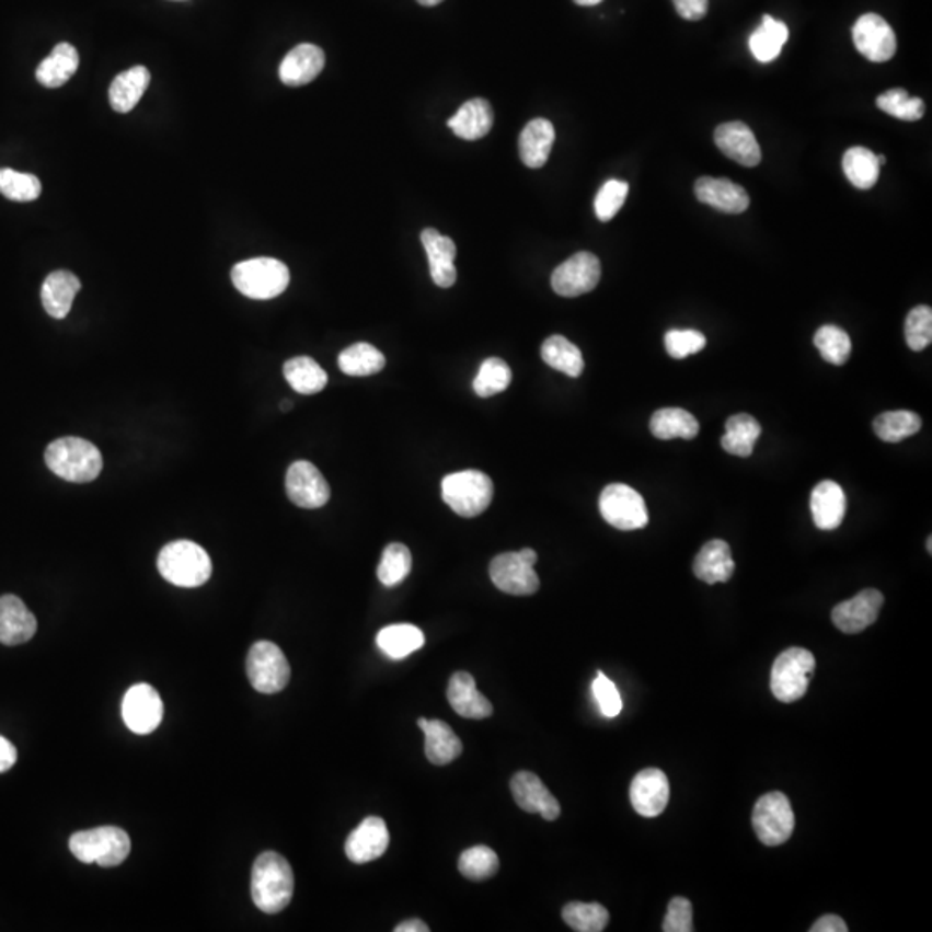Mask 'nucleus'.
I'll return each mask as SVG.
<instances>
[{
	"instance_id": "4d7b16f0",
	"label": "nucleus",
	"mask_w": 932,
	"mask_h": 932,
	"mask_svg": "<svg viewBox=\"0 0 932 932\" xmlns=\"http://www.w3.org/2000/svg\"><path fill=\"white\" fill-rule=\"evenodd\" d=\"M674 8L680 18L700 21L709 13V0H674Z\"/></svg>"
},
{
	"instance_id": "423d86ee",
	"label": "nucleus",
	"mask_w": 932,
	"mask_h": 932,
	"mask_svg": "<svg viewBox=\"0 0 932 932\" xmlns=\"http://www.w3.org/2000/svg\"><path fill=\"white\" fill-rule=\"evenodd\" d=\"M493 497L491 476L479 470L451 473L442 481V499L460 517H479L493 503Z\"/></svg>"
},
{
	"instance_id": "f3484780",
	"label": "nucleus",
	"mask_w": 932,
	"mask_h": 932,
	"mask_svg": "<svg viewBox=\"0 0 932 932\" xmlns=\"http://www.w3.org/2000/svg\"><path fill=\"white\" fill-rule=\"evenodd\" d=\"M883 605L884 596L879 590H862L855 598L839 602L832 610V622L844 634H859L877 620Z\"/></svg>"
},
{
	"instance_id": "a19ab883",
	"label": "nucleus",
	"mask_w": 932,
	"mask_h": 932,
	"mask_svg": "<svg viewBox=\"0 0 932 932\" xmlns=\"http://www.w3.org/2000/svg\"><path fill=\"white\" fill-rule=\"evenodd\" d=\"M386 367V356L367 343L353 344L338 355V368L350 377H368Z\"/></svg>"
},
{
	"instance_id": "052dcab7",
	"label": "nucleus",
	"mask_w": 932,
	"mask_h": 932,
	"mask_svg": "<svg viewBox=\"0 0 932 932\" xmlns=\"http://www.w3.org/2000/svg\"><path fill=\"white\" fill-rule=\"evenodd\" d=\"M395 932H428L430 928L425 924L424 920L412 919L406 920V922H401V924L395 925Z\"/></svg>"
},
{
	"instance_id": "338daca9",
	"label": "nucleus",
	"mask_w": 932,
	"mask_h": 932,
	"mask_svg": "<svg viewBox=\"0 0 932 932\" xmlns=\"http://www.w3.org/2000/svg\"><path fill=\"white\" fill-rule=\"evenodd\" d=\"M928 551L929 553H932V538L928 539Z\"/></svg>"
},
{
	"instance_id": "c9c22d12",
	"label": "nucleus",
	"mask_w": 932,
	"mask_h": 932,
	"mask_svg": "<svg viewBox=\"0 0 932 932\" xmlns=\"http://www.w3.org/2000/svg\"><path fill=\"white\" fill-rule=\"evenodd\" d=\"M649 430L656 439H694L700 432L698 419L682 407H664L652 416Z\"/></svg>"
},
{
	"instance_id": "a18cd8bd",
	"label": "nucleus",
	"mask_w": 932,
	"mask_h": 932,
	"mask_svg": "<svg viewBox=\"0 0 932 932\" xmlns=\"http://www.w3.org/2000/svg\"><path fill=\"white\" fill-rule=\"evenodd\" d=\"M458 868L467 879H491L499 871V859H497L496 851L481 844V847L469 848L461 853Z\"/></svg>"
},
{
	"instance_id": "e433bc0d",
	"label": "nucleus",
	"mask_w": 932,
	"mask_h": 932,
	"mask_svg": "<svg viewBox=\"0 0 932 932\" xmlns=\"http://www.w3.org/2000/svg\"><path fill=\"white\" fill-rule=\"evenodd\" d=\"M377 644L392 660H403L424 646L425 635L412 623H398L382 629L377 635Z\"/></svg>"
},
{
	"instance_id": "f8f14e48",
	"label": "nucleus",
	"mask_w": 932,
	"mask_h": 932,
	"mask_svg": "<svg viewBox=\"0 0 932 932\" xmlns=\"http://www.w3.org/2000/svg\"><path fill=\"white\" fill-rule=\"evenodd\" d=\"M601 263L590 253H577L554 269L551 287L563 298H578L598 287Z\"/></svg>"
},
{
	"instance_id": "5fc2aeb1",
	"label": "nucleus",
	"mask_w": 932,
	"mask_h": 932,
	"mask_svg": "<svg viewBox=\"0 0 932 932\" xmlns=\"http://www.w3.org/2000/svg\"><path fill=\"white\" fill-rule=\"evenodd\" d=\"M592 694H595L599 710L605 717L613 718L620 715L623 706L622 698H620L617 686L605 674L598 672V677L592 682Z\"/></svg>"
},
{
	"instance_id": "5701e85b",
	"label": "nucleus",
	"mask_w": 932,
	"mask_h": 932,
	"mask_svg": "<svg viewBox=\"0 0 932 932\" xmlns=\"http://www.w3.org/2000/svg\"><path fill=\"white\" fill-rule=\"evenodd\" d=\"M694 194L700 203L729 215H741L749 208L748 192L727 179L703 176L694 185Z\"/></svg>"
},
{
	"instance_id": "39448f33",
	"label": "nucleus",
	"mask_w": 932,
	"mask_h": 932,
	"mask_svg": "<svg viewBox=\"0 0 932 932\" xmlns=\"http://www.w3.org/2000/svg\"><path fill=\"white\" fill-rule=\"evenodd\" d=\"M70 850L80 862L97 863L106 868L118 867L130 855L131 841L119 827H95L74 832L70 838Z\"/></svg>"
},
{
	"instance_id": "9b49d317",
	"label": "nucleus",
	"mask_w": 932,
	"mask_h": 932,
	"mask_svg": "<svg viewBox=\"0 0 932 932\" xmlns=\"http://www.w3.org/2000/svg\"><path fill=\"white\" fill-rule=\"evenodd\" d=\"M599 511L605 521L619 530L644 529L649 521L643 496L625 484H611L602 488Z\"/></svg>"
},
{
	"instance_id": "a878e982",
	"label": "nucleus",
	"mask_w": 932,
	"mask_h": 932,
	"mask_svg": "<svg viewBox=\"0 0 932 932\" xmlns=\"http://www.w3.org/2000/svg\"><path fill=\"white\" fill-rule=\"evenodd\" d=\"M448 700L452 710L464 718L481 721L493 715V704L476 689L469 672H457L449 680Z\"/></svg>"
},
{
	"instance_id": "6ab92c4d",
	"label": "nucleus",
	"mask_w": 932,
	"mask_h": 932,
	"mask_svg": "<svg viewBox=\"0 0 932 932\" xmlns=\"http://www.w3.org/2000/svg\"><path fill=\"white\" fill-rule=\"evenodd\" d=\"M511 794L521 810L527 814H541L545 820H556L562 814L559 799L542 784L541 779L532 772H518L511 779Z\"/></svg>"
},
{
	"instance_id": "ea45409f",
	"label": "nucleus",
	"mask_w": 932,
	"mask_h": 932,
	"mask_svg": "<svg viewBox=\"0 0 932 932\" xmlns=\"http://www.w3.org/2000/svg\"><path fill=\"white\" fill-rule=\"evenodd\" d=\"M843 170L847 179L853 187L860 191H868L879 180L881 166L877 156L865 149V147H851L843 156Z\"/></svg>"
},
{
	"instance_id": "13d9d810",
	"label": "nucleus",
	"mask_w": 932,
	"mask_h": 932,
	"mask_svg": "<svg viewBox=\"0 0 932 932\" xmlns=\"http://www.w3.org/2000/svg\"><path fill=\"white\" fill-rule=\"evenodd\" d=\"M810 932H848V925L841 917L829 913V916L820 917L812 925Z\"/></svg>"
},
{
	"instance_id": "2eb2a0df",
	"label": "nucleus",
	"mask_w": 932,
	"mask_h": 932,
	"mask_svg": "<svg viewBox=\"0 0 932 932\" xmlns=\"http://www.w3.org/2000/svg\"><path fill=\"white\" fill-rule=\"evenodd\" d=\"M856 50L872 62H886L895 56L896 35L879 14H863L853 26Z\"/></svg>"
},
{
	"instance_id": "f03ea898",
	"label": "nucleus",
	"mask_w": 932,
	"mask_h": 932,
	"mask_svg": "<svg viewBox=\"0 0 932 932\" xmlns=\"http://www.w3.org/2000/svg\"><path fill=\"white\" fill-rule=\"evenodd\" d=\"M45 463L62 481L87 484L95 481L101 473L102 455L82 437H61L45 451Z\"/></svg>"
},
{
	"instance_id": "72a5a7b5",
	"label": "nucleus",
	"mask_w": 932,
	"mask_h": 932,
	"mask_svg": "<svg viewBox=\"0 0 932 932\" xmlns=\"http://www.w3.org/2000/svg\"><path fill=\"white\" fill-rule=\"evenodd\" d=\"M790 41V30L775 18L766 14L761 25L749 37V50L760 62H772L779 58L782 47Z\"/></svg>"
},
{
	"instance_id": "393cba45",
	"label": "nucleus",
	"mask_w": 932,
	"mask_h": 932,
	"mask_svg": "<svg viewBox=\"0 0 932 932\" xmlns=\"http://www.w3.org/2000/svg\"><path fill=\"white\" fill-rule=\"evenodd\" d=\"M812 517L817 529L835 530L847 515V496L838 482L822 481L812 491Z\"/></svg>"
},
{
	"instance_id": "3c124183",
	"label": "nucleus",
	"mask_w": 932,
	"mask_h": 932,
	"mask_svg": "<svg viewBox=\"0 0 932 932\" xmlns=\"http://www.w3.org/2000/svg\"><path fill=\"white\" fill-rule=\"evenodd\" d=\"M905 338L910 349L924 350L932 341V310L929 306H917L908 313L905 322Z\"/></svg>"
},
{
	"instance_id": "37998d69",
	"label": "nucleus",
	"mask_w": 932,
	"mask_h": 932,
	"mask_svg": "<svg viewBox=\"0 0 932 932\" xmlns=\"http://www.w3.org/2000/svg\"><path fill=\"white\" fill-rule=\"evenodd\" d=\"M562 917L566 925L577 932H601L610 922V913L602 905L580 901L565 905Z\"/></svg>"
},
{
	"instance_id": "bb28decb",
	"label": "nucleus",
	"mask_w": 932,
	"mask_h": 932,
	"mask_svg": "<svg viewBox=\"0 0 932 932\" xmlns=\"http://www.w3.org/2000/svg\"><path fill=\"white\" fill-rule=\"evenodd\" d=\"M82 289V284L74 273L68 269H58L45 278L42 286V304L49 317L62 320L68 317L73 306L77 294Z\"/></svg>"
},
{
	"instance_id": "412c9836",
	"label": "nucleus",
	"mask_w": 932,
	"mask_h": 932,
	"mask_svg": "<svg viewBox=\"0 0 932 932\" xmlns=\"http://www.w3.org/2000/svg\"><path fill=\"white\" fill-rule=\"evenodd\" d=\"M715 143L727 158L746 168L760 164L761 149L757 137L741 122L724 123L715 130Z\"/></svg>"
},
{
	"instance_id": "1a4fd4ad",
	"label": "nucleus",
	"mask_w": 932,
	"mask_h": 932,
	"mask_svg": "<svg viewBox=\"0 0 932 932\" xmlns=\"http://www.w3.org/2000/svg\"><path fill=\"white\" fill-rule=\"evenodd\" d=\"M755 835L767 847H781L793 836L794 812L790 798L781 791H772L758 799L753 808Z\"/></svg>"
},
{
	"instance_id": "4468645a",
	"label": "nucleus",
	"mask_w": 932,
	"mask_h": 932,
	"mask_svg": "<svg viewBox=\"0 0 932 932\" xmlns=\"http://www.w3.org/2000/svg\"><path fill=\"white\" fill-rule=\"evenodd\" d=\"M287 496L299 508H322L331 499V485L310 461L290 464L286 476Z\"/></svg>"
},
{
	"instance_id": "0eeeda50",
	"label": "nucleus",
	"mask_w": 932,
	"mask_h": 932,
	"mask_svg": "<svg viewBox=\"0 0 932 932\" xmlns=\"http://www.w3.org/2000/svg\"><path fill=\"white\" fill-rule=\"evenodd\" d=\"M815 672V656L805 647H790L778 656L770 674L772 694L782 703L802 700Z\"/></svg>"
},
{
	"instance_id": "473e14b6",
	"label": "nucleus",
	"mask_w": 932,
	"mask_h": 932,
	"mask_svg": "<svg viewBox=\"0 0 932 932\" xmlns=\"http://www.w3.org/2000/svg\"><path fill=\"white\" fill-rule=\"evenodd\" d=\"M78 66H80L78 50L74 49L73 45L62 42V44L54 47L49 58H45L41 62L35 77H37L38 83L47 87V89H59V87L70 82V78L77 73Z\"/></svg>"
},
{
	"instance_id": "6e6552de",
	"label": "nucleus",
	"mask_w": 932,
	"mask_h": 932,
	"mask_svg": "<svg viewBox=\"0 0 932 932\" xmlns=\"http://www.w3.org/2000/svg\"><path fill=\"white\" fill-rule=\"evenodd\" d=\"M538 563V553L526 548L515 553L497 554L488 566V575L497 589L511 596H532L541 587L533 565Z\"/></svg>"
},
{
	"instance_id": "69168bd1",
	"label": "nucleus",
	"mask_w": 932,
	"mask_h": 932,
	"mask_svg": "<svg viewBox=\"0 0 932 932\" xmlns=\"http://www.w3.org/2000/svg\"><path fill=\"white\" fill-rule=\"evenodd\" d=\"M877 163H879V166L886 164V156H877Z\"/></svg>"
},
{
	"instance_id": "864d4df0",
	"label": "nucleus",
	"mask_w": 932,
	"mask_h": 932,
	"mask_svg": "<svg viewBox=\"0 0 932 932\" xmlns=\"http://www.w3.org/2000/svg\"><path fill=\"white\" fill-rule=\"evenodd\" d=\"M706 347V337L698 331H668L665 335V349L674 359H684L697 355Z\"/></svg>"
},
{
	"instance_id": "bf43d9fd",
	"label": "nucleus",
	"mask_w": 932,
	"mask_h": 932,
	"mask_svg": "<svg viewBox=\"0 0 932 932\" xmlns=\"http://www.w3.org/2000/svg\"><path fill=\"white\" fill-rule=\"evenodd\" d=\"M16 760V746L9 741V739H5L4 736H0V774H4L8 770L13 769Z\"/></svg>"
},
{
	"instance_id": "c756f323",
	"label": "nucleus",
	"mask_w": 932,
	"mask_h": 932,
	"mask_svg": "<svg viewBox=\"0 0 932 932\" xmlns=\"http://www.w3.org/2000/svg\"><path fill=\"white\" fill-rule=\"evenodd\" d=\"M494 125L493 107L485 99H472L464 102L457 115L448 122L452 134L460 139L479 140L491 131Z\"/></svg>"
},
{
	"instance_id": "09e8293b",
	"label": "nucleus",
	"mask_w": 932,
	"mask_h": 932,
	"mask_svg": "<svg viewBox=\"0 0 932 932\" xmlns=\"http://www.w3.org/2000/svg\"><path fill=\"white\" fill-rule=\"evenodd\" d=\"M877 107L893 118L919 122L925 113L922 99L910 97L905 89H891L877 97Z\"/></svg>"
},
{
	"instance_id": "cd10ccee",
	"label": "nucleus",
	"mask_w": 932,
	"mask_h": 932,
	"mask_svg": "<svg viewBox=\"0 0 932 932\" xmlns=\"http://www.w3.org/2000/svg\"><path fill=\"white\" fill-rule=\"evenodd\" d=\"M692 571L700 580L710 584V586L727 583L736 571L733 554H730V545L721 541V539L706 542L694 559Z\"/></svg>"
},
{
	"instance_id": "f257e3e1",
	"label": "nucleus",
	"mask_w": 932,
	"mask_h": 932,
	"mask_svg": "<svg viewBox=\"0 0 932 932\" xmlns=\"http://www.w3.org/2000/svg\"><path fill=\"white\" fill-rule=\"evenodd\" d=\"M251 895L261 912L278 913L287 908L294 895L290 863L275 851L261 853L253 865Z\"/></svg>"
},
{
	"instance_id": "e2e57ef3",
	"label": "nucleus",
	"mask_w": 932,
	"mask_h": 932,
	"mask_svg": "<svg viewBox=\"0 0 932 932\" xmlns=\"http://www.w3.org/2000/svg\"><path fill=\"white\" fill-rule=\"evenodd\" d=\"M418 4L425 5V8H432V5H437L442 2V0H416Z\"/></svg>"
},
{
	"instance_id": "aec40b11",
	"label": "nucleus",
	"mask_w": 932,
	"mask_h": 932,
	"mask_svg": "<svg viewBox=\"0 0 932 932\" xmlns=\"http://www.w3.org/2000/svg\"><path fill=\"white\" fill-rule=\"evenodd\" d=\"M37 632V619L18 596L0 598V643L20 646L28 643Z\"/></svg>"
},
{
	"instance_id": "c85d7f7f",
	"label": "nucleus",
	"mask_w": 932,
	"mask_h": 932,
	"mask_svg": "<svg viewBox=\"0 0 932 932\" xmlns=\"http://www.w3.org/2000/svg\"><path fill=\"white\" fill-rule=\"evenodd\" d=\"M418 727L425 734V755L434 766H448L463 751L460 737L442 721L418 718Z\"/></svg>"
},
{
	"instance_id": "a211bd4d",
	"label": "nucleus",
	"mask_w": 932,
	"mask_h": 932,
	"mask_svg": "<svg viewBox=\"0 0 932 932\" xmlns=\"http://www.w3.org/2000/svg\"><path fill=\"white\" fill-rule=\"evenodd\" d=\"M389 836L388 824L383 818L368 817L350 832L346 841V855L353 863L373 862L388 851Z\"/></svg>"
},
{
	"instance_id": "ddd939ff",
	"label": "nucleus",
	"mask_w": 932,
	"mask_h": 932,
	"mask_svg": "<svg viewBox=\"0 0 932 932\" xmlns=\"http://www.w3.org/2000/svg\"><path fill=\"white\" fill-rule=\"evenodd\" d=\"M123 722L131 733L146 736L154 733L163 721V701L152 686L135 684L128 689L122 704Z\"/></svg>"
},
{
	"instance_id": "603ef678",
	"label": "nucleus",
	"mask_w": 932,
	"mask_h": 932,
	"mask_svg": "<svg viewBox=\"0 0 932 932\" xmlns=\"http://www.w3.org/2000/svg\"><path fill=\"white\" fill-rule=\"evenodd\" d=\"M629 184L620 180H608L607 184L599 188L595 199V211L599 221H610L615 218L617 212L622 209L628 199Z\"/></svg>"
},
{
	"instance_id": "f704fd0d",
	"label": "nucleus",
	"mask_w": 932,
	"mask_h": 932,
	"mask_svg": "<svg viewBox=\"0 0 932 932\" xmlns=\"http://www.w3.org/2000/svg\"><path fill=\"white\" fill-rule=\"evenodd\" d=\"M761 427L757 419L746 413L730 416L725 424L722 448L734 457L748 458L753 455L755 445L760 439Z\"/></svg>"
},
{
	"instance_id": "0e129e2a",
	"label": "nucleus",
	"mask_w": 932,
	"mask_h": 932,
	"mask_svg": "<svg viewBox=\"0 0 932 932\" xmlns=\"http://www.w3.org/2000/svg\"><path fill=\"white\" fill-rule=\"evenodd\" d=\"M280 407L284 412H289L290 407H292V403H290V401H284V403L280 404Z\"/></svg>"
},
{
	"instance_id": "c03bdc74",
	"label": "nucleus",
	"mask_w": 932,
	"mask_h": 932,
	"mask_svg": "<svg viewBox=\"0 0 932 932\" xmlns=\"http://www.w3.org/2000/svg\"><path fill=\"white\" fill-rule=\"evenodd\" d=\"M412 566V553L406 545L401 544V542H392L383 550L377 575H379V580L383 586L395 587L400 586L404 578L410 575Z\"/></svg>"
},
{
	"instance_id": "dca6fc26",
	"label": "nucleus",
	"mask_w": 932,
	"mask_h": 932,
	"mask_svg": "<svg viewBox=\"0 0 932 932\" xmlns=\"http://www.w3.org/2000/svg\"><path fill=\"white\" fill-rule=\"evenodd\" d=\"M670 799V784L660 769H644L631 782V803L641 817L664 814Z\"/></svg>"
},
{
	"instance_id": "7ed1b4c3",
	"label": "nucleus",
	"mask_w": 932,
	"mask_h": 932,
	"mask_svg": "<svg viewBox=\"0 0 932 932\" xmlns=\"http://www.w3.org/2000/svg\"><path fill=\"white\" fill-rule=\"evenodd\" d=\"M158 571L173 586L199 587L211 577L212 563L196 542L175 541L159 553Z\"/></svg>"
},
{
	"instance_id": "79ce46f5",
	"label": "nucleus",
	"mask_w": 932,
	"mask_h": 932,
	"mask_svg": "<svg viewBox=\"0 0 932 932\" xmlns=\"http://www.w3.org/2000/svg\"><path fill=\"white\" fill-rule=\"evenodd\" d=\"M920 427H922L920 416L907 410L886 412L874 419L875 436L884 442H901L907 437L916 436Z\"/></svg>"
},
{
	"instance_id": "7c9ffc66",
	"label": "nucleus",
	"mask_w": 932,
	"mask_h": 932,
	"mask_svg": "<svg viewBox=\"0 0 932 932\" xmlns=\"http://www.w3.org/2000/svg\"><path fill=\"white\" fill-rule=\"evenodd\" d=\"M553 123L544 118H536L527 123L520 134V158L526 166L542 168L548 163L554 143Z\"/></svg>"
},
{
	"instance_id": "4c0bfd02",
	"label": "nucleus",
	"mask_w": 932,
	"mask_h": 932,
	"mask_svg": "<svg viewBox=\"0 0 932 932\" xmlns=\"http://www.w3.org/2000/svg\"><path fill=\"white\" fill-rule=\"evenodd\" d=\"M284 377L298 394L313 395L326 388L329 377L313 358L298 356L284 365Z\"/></svg>"
},
{
	"instance_id": "2f4dec72",
	"label": "nucleus",
	"mask_w": 932,
	"mask_h": 932,
	"mask_svg": "<svg viewBox=\"0 0 932 932\" xmlns=\"http://www.w3.org/2000/svg\"><path fill=\"white\" fill-rule=\"evenodd\" d=\"M149 82H151V73L146 66H135L130 70L123 71L111 83V107L118 113H128L134 110L146 94Z\"/></svg>"
},
{
	"instance_id": "4be33fe9",
	"label": "nucleus",
	"mask_w": 932,
	"mask_h": 932,
	"mask_svg": "<svg viewBox=\"0 0 932 932\" xmlns=\"http://www.w3.org/2000/svg\"><path fill=\"white\" fill-rule=\"evenodd\" d=\"M422 244L427 251L430 277L437 287L449 289L457 284V244L449 237L442 235L436 229H425L422 232Z\"/></svg>"
},
{
	"instance_id": "49530a36",
	"label": "nucleus",
	"mask_w": 932,
	"mask_h": 932,
	"mask_svg": "<svg viewBox=\"0 0 932 932\" xmlns=\"http://www.w3.org/2000/svg\"><path fill=\"white\" fill-rule=\"evenodd\" d=\"M511 383V370L502 358H487L473 380V391L479 398L502 394Z\"/></svg>"
},
{
	"instance_id": "9d476101",
	"label": "nucleus",
	"mask_w": 932,
	"mask_h": 932,
	"mask_svg": "<svg viewBox=\"0 0 932 932\" xmlns=\"http://www.w3.org/2000/svg\"><path fill=\"white\" fill-rule=\"evenodd\" d=\"M249 682L263 694L284 691L290 680V665L280 647L269 641H260L249 649Z\"/></svg>"
},
{
	"instance_id": "de8ad7c7",
	"label": "nucleus",
	"mask_w": 932,
	"mask_h": 932,
	"mask_svg": "<svg viewBox=\"0 0 932 932\" xmlns=\"http://www.w3.org/2000/svg\"><path fill=\"white\" fill-rule=\"evenodd\" d=\"M815 347L827 363L841 367L851 355V338L843 329L836 325H824L814 337Z\"/></svg>"
},
{
	"instance_id": "8fccbe9b",
	"label": "nucleus",
	"mask_w": 932,
	"mask_h": 932,
	"mask_svg": "<svg viewBox=\"0 0 932 932\" xmlns=\"http://www.w3.org/2000/svg\"><path fill=\"white\" fill-rule=\"evenodd\" d=\"M0 194L16 203H30L41 197V180L30 173L14 172L9 168L0 170Z\"/></svg>"
},
{
	"instance_id": "58836bf2",
	"label": "nucleus",
	"mask_w": 932,
	"mask_h": 932,
	"mask_svg": "<svg viewBox=\"0 0 932 932\" xmlns=\"http://www.w3.org/2000/svg\"><path fill=\"white\" fill-rule=\"evenodd\" d=\"M541 356L545 365H550L553 370L568 375L572 379H577L583 375V353L563 335L545 338L541 347Z\"/></svg>"
},
{
	"instance_id": "680f3d73",
	"label": "nucleus",
	"mask_w": 932,
	"mask_h": 932,
	"mask_svg": "<svg viewBox=\"0 0 932 932\" xmlns=\"http://www.w3.org/2000/svg\"><path fill=\"white\" fill-rule=\"evenodd\" d=\"M575 4L584 5V8H590V5L601 4L602 0H574Z\"/></svg>"
},
{
	"instance_id": "20e7f679",
	"label": "nucleus",
	"mask_w": 932,
	"mask_h": 932,
	"mask_svg": "<svg viewBox=\"0 0 932 932\" xmlns=\"http://www.w3.org/2000/svg\"><path fill=\"white\" fill-rule=\"evenodd\" d=\"M232 281L245 298L268 301L286 292L290 273L281 261L273 257H254L233 266Z\"/></svg>"
},
{
	"instance_id": "b1692460",
	"label": "nucleus",
	"mask_w": 932,
	"mask_h": 932,
	"mask_svg": "<svg viewBox=\"0 0 932 932\" xmlns=\"http://www.w3.org/2000/svg\"><path fill=\"white\" fill-rule=\"evenodd\" d=\"M325 68V53L313 44H301L287 54L280 65V80L289 87L313 82Z\"/></svg>"
},
{
	"instance_id": "6e6d98bb",
	"label": "nucleus",
	"mask_w": 932,
	"mask_h": 932,
	"mask_svg": "<svg viewBox=\"0 0 932 932\" xmlns=\"http://www.w3.org/2000/svg\"><path fill=\"white\" fill-rule=\"evenodd\" d=\"M665 932H692V905L684 896H676L668 904L667 917L664 920Z\"/></svg>"
}]
</instances>
